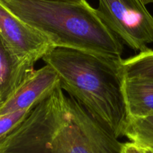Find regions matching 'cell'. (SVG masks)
I'll return each mask as SVG.
<instances>
[{"label": "cell", "mask_w": 153, "mask_h": 153, "mask_svg": "<svg viewBox=\"0 0 153 153\" xmlns=\"http://www.w3.org/2000/svg\"><path fill=\"white\" fill-rule=\"evenodd\" d=\"M42 59L56 70L63 90L116 137L124 136L128 115L122 58L55 47Z\"/></svg>", "instance_id": "obj_1"}, {"label": "cell", "mask_w": 153, "mask_h": 153, "mask_svg": "<svg viewBox=\"0 0 153 153\" xmlns=\"http://www.w3.org/2000/svg\"><path fill=\"white\" fill-rule=\"evenodd\" d=\"M0 2L48 36L55 47L122 58L123 43L86 0H0Z\"/></svg>", "instance_id": "obj_2"}, {"label": "cell", "mask_w": 153, "mask_h": 153, "mask_svg": "<svg viewBox=\"0 0 153 153\" xmlns=\"http://www.w3.org/2000/svg\"><path fill=\"white\" fill-rule=\"evenodd\" d=\"M69 116L68 97L60 86L0 142V153H48Z\"/></svg>", "instance_id": "obj_3"}, {"label": "cell", "mask_w": 153, "mask_h": 153, "mask_svg": "<svg viewBox=\"0 0 153 153\" xmlns=\"http://www.w3.org/2000/svg\"><path fill=\"white\" fill-rule=\"evenodd\" d=\"M70 116L48 153H123V144L74 98H68Z\"/></svg>", "instance_id": "obj_4"}, {"label": "cell", "mask_w": 153, "mask_h": 153, "mask_svg": "<svg viewBox=\"0 0 153 153\" xmlns=\"http://www.w3.org/2000/svg\"><path fill=\"white\" fill-rule=\"evenodd\" d=\"M100 17L120 40L133 50L153 43V16L142 0H99Z\"/></svg>", "instance_id": "obj_5"}, {"label": "cell", "mask_w": 153, "mask_h": 153, "mask_svg": "<svg viewBox=\"0 0 153 153\" xmlns=\"http://www.w3.org/2000/svg\"><path fill=\"white\" fill-rule=\"evenodd\" d=\"M0 35L18 55L35 63L55 47L48 36L24 22L1 2Z\"/></svg>", "instance_id": "obj_6"}, {"label": "cell", "mask_w": 153, "mask_h": 153, "mask_svg": "<svg viewBox=\"0 0 153 153\" xmlns=\"http://www.w3.org/2000/svg\"><path fill=\"white\" fill-rule=\"evenodd\" d=\"M60 78L49 64L35 70L7 100L0 105V116L22 110H32L47 98L58 87Z\"/></svg>", "instance_id": "obj_7"}, {"label": "cell", "mask_w": 153, "mask_h": 153, "mask_svg": "<svg viewBox=\"0 0 153 153\" xmlns=\"http://www.w3.org/2000/svg\"><path fill=\"white\" fill-rule=\"evenodd\" d=\"M34 64L18 55L0 35V105L32 74Z\"/></svg>", "instance_id": "obj_8"}, {"label": "cell", "mask_w": 153, "mask_h": 153, "mask_svg": "<svg viewBox=\"0 0 153 153\" xmlns=\"http://www.w3.org/2000/svg\"><path fill=\"white\" fill-rule=\"evenodd\" d=\"M123 89L128 117L153 114V78L124 76Z\"/></svg>", "instance_id": "obj_9"}, {"label": "cell", "mask_w": 153, "mask_h": 153, "mask_svg": "<svg viewBox=\"0 0 153 153\" xmlns=\"http://www.w3.org/2000/svg\"><path fill=\"white\" fill-rule=\"evenodd\" d=\"M123 136L130 142L153 151V114L143 117H128Z\"/></svg>", "instance_id": "obj_10"}, {"label": "cell", "mask_w": 153, "mask_h": 153, "mask_svg": "<svg viewBox=\"0 0 153 153\" xmlns=\"http://www.w3.org/2000/svg\"><path fill=\"white\" fill-rule=\"evenodd\" d=\"M126 76H146L153 78V50L146 48L137 55L123 59Z\"/></svg>", "instance_id": "obj_11"}, {"label": "cell", "mask_w": 153, "mask_h": 153, "mask_svg": "<svg viewBox=\"0 0 153 153\" xmlns=\"http://www.w3.org/2000/svg\"><path fill=\"white\" fill-rule=\"evenodd\" d=\"M32 110L14 111L0 116V142L19 125Z\"/></svg>", "instance_id": "obj_12"}, {"label": "cell", "mask_w": 153, "mask_h": 153, "mask_svg": "<svg viewBox=\"0 0 153 153\" xmlns=\"http://www.w3.org/2000/svg\"><path fill=\"white\" fill-rule=\"evenodd\" d=\"M123 153H150V152L134 142H128L123 144Z\"/></svg>", "instance_id": "obj_13"}, {"label": "cell", "mask_w": 153, "mask_h": 153, "mask_svg": "<svg viewBox=\"0 0 153 153\" xmlns=\"http://www.w3.org/2000/svg\"><path fill=\"white\" fill-rule=\"evenodd\" d=\"M142 2H143V3H144L145 4H151V3H153V0H142Z\"/></svg>", "instance_id": "obj_14"}, {"label": "cell", "mask_w": 153, "mask_h": 153, "mask_svg": "<svg viewBox=\"0 0 153 153\" xmlns=\"http://www.w3.org/2000/svg\"><path fill=\"white\" fill-rule=\"evenodd\" d=\"M49 1H66V2H81L82 0H49Z\"/></svg>", "instance_id": "obj_15"}, {"label": "cell", "mask_w": 153, "mask_h": 153, "mask_svg": "<svg viewBox=\"0 0 153 153\" xmlns=\"http://www.w3.org/2000/svg\"><path fill=\"white\" fill-rule=\"evenodd\" d=\"M149 152H150V153H153V151H151V150H149Z\"/></svg>", "instance_id": "obj_16"}]
</instances>
